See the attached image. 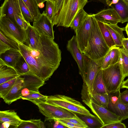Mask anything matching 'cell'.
Wrapping results in <instances>:
<instances>
[{
  "mask_svg": "<svg viewBox=\"0 0 128 128\" xmlns=\"http://www.w3.org/2000/svg\"><path fill=\"white\" fill-rule=\"evenodd\" d=\"M95 19L94 14H88L78 26L75 32L78 47L83 53L88 44L91 30Z\"/></svg>",
  "mask_w": 128,
  "mask_h": 128,
  "instance_id": "9c48e42d",
  "label": "cell"
},
{
  "mask_svg": "<svg viewBox=\"0 0 128 128\" xmlns=\"http://www.w3.org/2000/svg\"><path fill=\"white\" fill-rule=\"evenodd\" d=\"M66 48L76 62L78 67L79 73L83 80L84 79V70L83 54L78 48L76 36H74L68 41Z\"/></svg>",
  "mask_w": 128,
  "mask_h": 128,
  "instance_id": "5bb4252c",
  "label": "cell"
},
{
  "mask_svg": "<svg viewBox=\"0 0 128 128\" xmlns=\"http://www.w3.org/2000/svg\"><path fill=\"white\" fill-rule=\"evenodd\" d=\"M46 0V1H47V0Z\"/></svg>",
  "mask_w": 128,
  "mask_h": 128,
  "instance_id": "11a10c76",
  "label": "cell"
},
{
  "mask_svg": "<svg viewBox=\"0 0 128 128\" xmlns=\"http://www.w3.org/2000/svg\"><path fill=\"white\" fill-rule=\"evenodd\" d=\"M64 120L78 126H80L81 128H89L86 123L78 117L75 114L72 118Z\"/></svg>",
  "mask_w": 128,
  "mask_h": 128,
  "instance_id": "ab89813d",
  "label": "cell"
},
{
  "mask_svg": "<svg viewBox=\"0 0 128 128\" xmlns=\"http://www.w3.org/2000/svg\"><path fill=\"white\" fill-rule=\"evenodd\" d=\"M80 118L88 126L91 128H101L104 124L96 116L92 117L83 115Z\"/></svg>",
  "mask_w": 128,
  "mask_h": 128,
  "instance_id": "83f0119b",
  "label": "cell"
},
{
  "mask_svg": "<svg viewBox=\"0 0 128 128\" xmlns=\"http://www.w3.org/2000/svg\"><path fill=\"white\" fill-rule=\"evenodd\" d=\"M46 102L62 107L78 114L92 117L96 116L91 114L80 102L74 98L64 95L56 94L47 96Z\"/></svg>",
  "mask_w": 128,
  "mask_h": 128,
  "instance_id": "5b68a950",
  "label": "cell"
},
{
  "mask_svg": "<svg viewBox=\"0 0 128 128\" xmlns=\"http://www.w3.org/2000/svg\"><path fill=\"white\" fill-rule=\"evenodd\" d=\"M90 108L101 121L104 126L113 122H120L119 117L107 108L92 102Z\"/></svg>",
  "mask_w": 128,
  "mask_h": 128,
  "instance_id": "7c38bea8",
  "label": "cell"
},
{
  "mask_svg": "<svg viewBox=\"0 0 128 128\" xmlns=\"http://www.w3.org/2000/svg\"><path fill=\"white\" fill-rule=\"evenodd\" d=\"M111 62L110 65L116 64L119 62L120 47L116 46L110 48Z\"/></svg>",
  "mask_w": 128,
  "mask_h": 128,
  "instance_id": "74e56055",
  "label": "cell"
},
{
  "mask_svg": "<svg viewBox=\"0 0 128 128\" xmlns=\"http://www.w3.org/2000/svg\"><path fill=\"white\" fill-rule=\"evenodd\" d=\"M55 122L54 124L53 127L54 128H66V126L63 125L60 122H59L58 121L56 120H54Z\"/></svg>",
  "mask_w": 128,
  "mask_h": 128,
  "instance_id": "c3c4849f",
  "label": "cell"
},
{
  "mask_svg": "<svg viewBox=\"0 0 128 128\" xmlns=\"http://www.w3.org/2000/svg\"><path fill=\"white\" fill-rule=\"evenodd\" d=\"M102 70L103 79L108 92L120 90L124 80L119 62Z\"/></svg>",
  "mask_w": 128,
  "mask_h": 128,
  "instance_id": "52a82bcc",
  "label": "cell"
},
{
  "mask_svg": "<svg viewBox=\"0 0 128 128\" xmlns=\"http://www.w3.org/2000/svg\"><path fill=\"white\" fill-rule=\"evenodd\" d=\"M54 0L55 2V4L56 3V2L58 0Z\"/></svg>",
  "mask_w": 128,
  "mask_h": 128,
  "instance_id": "db71d44e",
  "label": "cell"
},
{
  "mask_svg": "<svg viewBox=\"0 0 128 128\" xmlns=\"http://www.w3.org/2000/svg\"><path fill=\"white\" fill-rule=\"evenodd\" d=\"M95 19L104 23L117 24L120 22V18L116 11L112 8L103 10L94 14Z\"/></svg>",
  "mask_w": 128,
  "mask_h": 128,
  "instance_id": "9a60e30c",
  "label": "cell"
},
{
  "mask_svg": "<svg viewBox=\"0 0 128 128\" xmlns=\"http://www.w3.org/2000/svg\"><path fill=\"white\" fill-rule=\"evenodd\" d=\"M63 1V0H58L56 3L55 4L56 12L55 16L57 14L59 11L62 5Z\"/></svg>",
  "mask_w": 128,
  "mask_h": 128,
  "instance_id": "bcb514c9",
  "label": "cell"
},
{
  "mask_svg": "<svg viewBox=\"0 0 128 128\" xmlns=\"http://www.w3.org/2000/svg\"><path fill=\"white\" fill-rule=\"evenodd\" d=\"M110 48L106 42L97 20L94 19L87 46L83 54L102 66L104 56Z\"/></svg>",
  "mask_w": 128,
  "mask_h": 128,
  "instance_id": "7a4b0ae2",
  "label": "cell"
},
{
  "mask_svg": "<svg viewBox=\"0 0 128 128\" xmlns=\"http://www.w3.org/2000/svg\"><path fill=\"white\" fill-rule=\"evenodd\" d=\"M126 126L121 122H113L108 124L104 125L101 128H126Z\"/></svg>",
  "mask_w": 128,
  "mask_h": 128,
  "instance_id": "b9f144b4",
  "label": "cell"
},
{
  "mask_svg": "<svg viewBox=\"0 0 128 128\" xmlns=\"http://www.w3.org/2000/svg\"><path fill=\"white\" fill-rule=\"evenodd\" d=\"M125 30L126 31V34L128 37V22L125 27L124 28Z\"/></svg>",
  "mask_w": 128,
  "mask_h": 128,
  "instance_id": "816d5d0a",
  "label": "cell"
},
{
  "mask_svg": "<svg viewBox=\"0 0 128 128\" xmlns=\"http://www.w3.org/2000/svg\"><path fill=\"white\" fill-rule=\"evenodd\" d=\"M113 112L119 117L120 122L128 118V103H123L120 97Z\"/></svg>",
  "mask_w": 128,
  "mask_h": 128,
  "instance_id": "cb8c5ba5",
  "label": "cell"
},
{
  "mask_svg": "<svg viewBox=\"0 0 128 128\" xmlns=\"http://www.w3.org/2000/svg\"><path fill=\"white\" fill-rule=\"evenodd\" d=\"M47 98V96L43 95L40 92L22 96L20 99L30 101L36 105L40 103L46 102Z\"/></svg>",
  "mask_w": 128,
  "mask_h": 128,
  "instance_id": "1f68e13d",
  "label": "cell"
},
{
  "mask_svg": "<svg viewBox=\"0 0 128 128\" xmlns=\"http://www.w3.org/2000/svg\"><path fill=\"white\" fill-rule=\"evenodd\" d=\"M24 78L18 76L12 88L8 94L3 98L4 102L8 105L20 99L21 92L23 86Z\"/></svg>",
  "mask_w": 128,
  "mask_h": 128,
  "instance_id": "2e32d148",
  "label": "cell"
},
{
  "mask_svg": "<svg viewBox=\"0 0 128 128\" xmlns=\"http://www.w3.org/2000/svg\"><path fill=\"white\" fill-rule=\"evenodd\" d=\"M45 12L48 19L52 23L55 15L56 5L55 2L52 0L46 1Z\"/></svg>",
  "mask_w": 128,
  "mask_h": 128,
  "instance_id": "e575fe53",
  "label": "cell"
},
{
  "mask_svg": "<svg viewBox=\"0 0 128 128\" xmlns=\"http://www.w3.org/2000/svg\"><path fill=\"white\" fill-rule=\"evenodd\" d=\"M110 53V48L108 52L104 56L101 67V70H103L106 68L110 66L111 62Z\"/></svg>",
  "mask_w": 128,
  "mask_h": 128,
  "instance_id": "60d3db41",
  "label": "cell"
},
{
  "mask_svg": "<svg viewBox=\"0 0 128 128\" xmlns=\"http://www.w3.org/2000/svg\"><path fill=\"white\" fill-rule=\"evenodd\" d=\"M18 44L19 50L30 71L44 81L48 80L61 60V52L58 44L54 39L42 35H40L37 48H31L24 44Z\"/></svg>",
  "mask_w": 128,
  "mask_h": 128,
  "instance_id": "6da1fadb",
  "label": "cell"
},
{
  "mask_svg": "<svg viewBox=\"0 0 128 128\" xmlns=\"http://www.w3.org/2000/svg\"><path fill=\"white\" fill-rule=\"evenodd\" d=\"M17 77L0 84V98H3L8 94L14 84Z\"/></svg>",
  "mask_w": 128,
  "mask_h": 128,
  "instance_id": "d590c367",
  "label": "cell"
},
{
  "mask_svg": "<svg viewBox=\"0 0 128 128\" xmlns=\"http://www.w3.org/2000/svg\"><path fill=\"white\" fill-rule=\"evenodd\" d=\"M108 93L103 79L102 70L101 69L98 72L94 80L92 88V95L96 94Z\"/></svg>",
  "mask_w": 128,
  "mask_h": 128,
  "instance_id": "603a6c76",
  "label": "cell"
},
{
  "mask_svg": "<svg viewBox=\"0 0 128 128\" xmlns=\"http://www.w3.org/2000/svg\"><path fill=\"white\" fill-rule=\"evenodd\" d=\"M20 76L24 79L21 97L40 93L39 89L46 83L45 81L34 74L30 71Z\"/></svg>",
  "mask_w": 128,
  "mask_h": 128,
  "instance_id": "8fae6325",
  "label": "cell"
},
{
  "mask_svg": "<svg viewBox=\"0 0 128 128\" xmlns=\"http://www.w3.org/2000/svg\"><path fill=\"white\" fill-rule=\"evenodd\" d=\"M104 23L110 32L116 46L122 47V40L125 38L123 33L124 28H120L117 24Z\"/></svg>",
  "mask_w": 128,
  "mask_h": 128,
  "instance_id": "44dd1931",
  "label": "cell"
},
{
  "mask_svg": "<svg viewBox=\"0 0 128 128\" xmlns=\"http://www.w3.org/2000/svg\"><path fill=\"white\" fill-rule=\"evenodd\" d=\"M0 14L8 17L15 24L25 30L30 24L23 16L19 0H4L0 7Z\"/></svg>",
  "mask_w": 128,
  "mask_h": 128,
  "instance_id": "8992f818",
  "label": "cell"
},
{
  "mask_svg": "<svg viewBox=\"0 0 128 128\" xmlns=\"http://www.w3.org/2000/svg\"><path fill=\"white\" fill-rule=\"evenodd\" d=\"M56 120L66 128H81L80 126L64 119H58Z\"/></svg>",
  "mask_w": 128,
  "mask_h": 128,
  "instance_id": "7bdbcfd3",
  "label": "cell"
},
{
  "mask_svg": "<svg viewBox=\"0 0 128 128\" xmlns=\"http://www.w3.org/2000/svg\"><path fill=\"white\" fill-rule=\"evenodd\" d=\"M128 5V0H123Z\"/></svg>",
  "mask_w": 128,
  "mask_h": 128,
  "instance_id": "f5cc1de1",
  "label": "cell"
},
{
  "mask_svg": "<svg viewBox=\"0 0 128 128\" xmlns=\"http://www.w3.org/2000/svg\"><path fill=\"white\" fill-rule=\"evenodd\" d=\"M0 31L18 43L25 42L26 39V30L16 25L8 17L2 15L0 16Z\"/></svg>",
  "mask_w": 128,
  "mask_h": 128,
  "instance_id": "ba28073f",
  "label": "cell"
},
{
  "mask_svg": "<svg viewBox=\"0 0 128 128\" xmlns=\"http://www.w3.org/2000/svg\"><path fill=\"white\" fill-rule=\"evenodd\" d=\"M120 63L123 78L128 76V53L122 47L120 48L119 62Z\"/></svg>",
  "mask_w": 128,
  "mask_h": 128,
  "instance_id": "d4e9b609",
  "label": "cell"
},
{
  "mask_svg": "<svg viewBox=\"0 0 128 128\" xmlns=\"http://www.w3.org/2000/svg\"><path fill=\"white\" fill-rule=\"evenodd\" d=\"M53 26L44 11L39 18L33 22L32 26L40 35L54 39Z\"/></svg>",
  "mask_w": 128,
  "mask_h": 128,
  "instance_id": "4fadbf2b",
  "label": "cell"
},
{
  "mask_svg": "<svg viewBox=\"0 0 128 128\" xmlns=\"http://www.w3.org/2000/svg\"><path fill=\"white\" fill-rule=\"evenodd\" d=\"M120 90L108 93L109 100L108 108L113 112L120 98Z\"/></svg>",
  "mask_w": 128,
  "mask_h": 128,
  "instance_id": "836d02e7",
  "label": "cell"
},
{
  "mask_svg": "<svg viewBox=\"0 0 128 128\" xmlns=\"http://www.w3.org/2000/svg\"><path fill=\"white\" fill-rule=\"evenodd\" d=\"M22 56L19 50L11 48L0 54V59L14 68Z\"/></svg>",
  "mask_w": 128,
  "mask_h": 128,
  "instance_id": "d6986e66",
  "label": "cell"
},
{
  "mask_svg": "<svg viewBox=\"0 0 128 128\" xmlns=\"http://www.w3.org/2000/svg\"><path fill=\"white\" fill-rule=\"evenodd\" d=\"M84 70L85 80L81 91L82 102L90 108L92 102L93 86L95 77L101 66L83 54Z\"/></svg>",
  "mask_w": 128,
  "mask_h": 128,
  "instance_id": "3957f363",
  "label": "cell"
},
{
  "mask_svg": "<svg viewBox=\"0 0 128 128\" xmlns=\"http://www.w3.org/2000/svg\"><path fill=\"white\" fill-rule=\"evenodd\" d=\"M109 100L108 93L96 94L92 95V102L108 108Z\"/></svg>",
  "mask_w": 128,
  "mask_h": 128,
  "instance_id": "f546056e",
  "label": "cell"
},
{
  "mask_svg": "<svg viewBox=\"0 0 128 128\" xmlns=\"http://www.w3.org/2000/svg\"><path fill=\"white\" fill-rule=\"evenodd\" d=\"M120 97L121 100L124 103H128V89L120 93Z\"/></svg>",
  "mask_w": 128,
  "mask_h": 128,
  "instance_id": "f6af8a7d",
  "label": "cell"
},
{
  "mask_svg": "<svg viewBox=\"0 0 128 128\" xmlns=\"http://www.w3.org/2000/svg\"><path fill=\"white\" fill-rule=\"evenodd\" d=\"M26 45L32 48H37L40 41V35L30 24L26 30Z\"/></svg>",
  "mask_w": 128,
  "mask_h": 128,
  "instance_id": "ffe728a7",
  "label": "cell"
},
{
  "mask_svg": "<svg viewBox=\"0 0 128 128\" xmlns=\"http://www.w3.org/2000/svg\"><path fill=\"white\" fill-rule=\"evenodd\" d=\"M97 21L102 35L108 46L110 48L116 46L110 32L104 24L100 21Z\"/></svg>",
  "mask_w": 128,
  "mask_h": 128,
  "instance_id": "484cf974",
  "label": "cell"
},
{
  "mask_svg": "<svg viewBox=\"0 0 128 128\" xmlns=\"http://www.w3.org/2000/svg\"><path fill=\"white\" fill-rule=\"evenodd\" d=\"M29 9L34 21L38 19L41 14L38 9L36 0H22Z\"/></svg>",
  "mask_w": 128,
  "mask_h": 128,
  "instance_id": "4316f807",
  "label": "cell"
},
{
  "mask_svg": "<svg viewBox=\"0 0 128 128\" xmlns=\"http://www.w3.org/2000/svg\"><path fill=\"white\" fill-rule=\"evenodd\" d=\"M110 7L114 8L119 16L122 24L128 22V5L123 0H119L116 4Z\"/></svg>",
  "mask_w": 128,
  "mask_h": 128,
  "instance_id": "7402d4cb",
  "label": "cell"
},
{
  "mask_svg": "<svg viewBox=\"0 0 128 128\" xmlns=\"http://www.w3.org/2000/svg\"><path fill=\"white\" fill-rule=\"evenodd\" d=\"M38 7L40 8H43L44 6V3L46 0H36Z\"/></svg>",
  "mask_w": 128,
  "mask_h": 128,
  "instance_id": "681fc988",
  "label": "cell"
},
{
  "mask_svg": "<svg viewBox=\"0 0 128 128\" xmlns=\"http://www.w3.org/2000/svg\"><path fill=\"white\" fill-rule=\"evenodd\" d=\"M45 128L44 122L40 119L22 120L18 128Z\"/></svg>",
  "mask_w": 128,
  "mask_h": 128,
  "instance_id": "f1b7e54d",
  "label": "cell"
},
{
  "mask_svg": "<svg viewBox=\"0 0 128 128\" xmlns=\"http://www.w3.org/2000/svg\"><path fill=\"white\" fill-rule=\"evenodd\" d=\"M36 105L40 112L48 120L72 118L75 114L62 107L46 102L40 103Z\"/></svg>",
  "mask_w": 128,
  "mask_h": 128,
  "instance_id": "30bf717a",
  "label": "cell"
},
{
  "mask_svg": "<svg viewBox=\"0 0 128 128\" xmlns=\"http://www.w3.org/2000/svg\"><path fill=\"white\" fill-rule=\"evenodd\" d=\"M20 6L23 16L24 20L28 22L34 21L29 9L22 0H19Z\"/></svg>",
  "mask_w": 128,
  "mask_h": 128,
  "instance_id": "8d00e7d4",
  "label": "cell"
},
{
  "mask_svg": "<svg viewBox=\"0 0 128 128\" xmlns=\"http://www.w3.org/2000/svg\"><path fill=\"white\" fill-rule=\"evenodd\" d=\"M18 76L14 68L0 59V84Z\"/></svg>",
  "mask_w": 128,
  "mask_h": 128,
  "instance_id": "ac0fdd59",
  "label": "cell"
},
{
  "mask_svg": "<svg viewBox=\"0 0 128 128\" xmlns=\"http://www.w3.org/2000/svg\"><path fill=\"white\" fill-rule=\"evenodd\" d=\"M0 40L8 45L11 48L19 50L18 43L5 36L0 31Z\"/></svg>",
  "mask_w": 128,
  "mask_h": 128,
  "instance_id": "f35d334b",
  "label": "cell"
},
{
  "mask_svg": "<svg viewBox=\"0 0 128 128\" xmlns=\"http://www.w3.org/2000/svg\"></svg>",
  "mask_w": 128,
  "mask_h": 128,
  "instance_id": "9f6ffc18",
  "label": "cell"
},
{
  "mask_svg": "<svg viewBox=\"0 0 128 128\" xmlns=\"http://www.w3.org/2000/svg\"><path fill=\"white\" fill-rule=\"evenodd\" d=\"M122 47L128 53V37L123 39L122 41Z\"/></svg>",
  "mask_w": 128,
  "mask_h": 128,
  "instance_id": "7dc6e473",
  "label": "cell"
},
{
  "mask_svg": "<svg viewBox=\"0 0 128 128\" xmlns=\"http://www.w3.org/2000/svg\"><path fill=\"white\" fill-rule=\"evenodd\" d=\"M14 68L19 76H22L30 71L29 66L23 56Z\"/></svg>",
  "mask_w": 128,
  "mask_h": 128,
  "instance_id": "d6a6232c",
  "label": "cell"
},
{
  "mask_svg": "<svg viewBox=\"0 0 128 128\" xmlns=\"http://www.w3.org/2000/svg\"><path fill=\"white\" fill-rule=\"evenodd\" d=\"M11 48L8 45L0 40V54L4 53Z\"/></svg>",
  "mask_w": 128,
  "mask_h": 128,
  "instance_id": "ee69618b",
  "label": "cell"
},
{
  "mask_svg": "<svg viewBox=\"0 0 128 128\" xmlns=\"http://www.w3.org/2000/svg\"><path fill=\"white\" fill-rule=\"evenodd\" d=\"M121 88H126L128 89V78L123 82L122 84Z\"/></svg>",
  "mask_w": 128,
  "mask_h": 128,
  "instance_id": "f907efd6",
  "label": "cell"
},
{
  "mask_svg": "<svg viewBox=\"0 0 128 128\" xmlns=\"http://www.w3.org/2000/svg\"><path fill=\"white\" fill-rule=\"evenodd\" d=\"M88 2V0H63L59 11L54 17L53 26L69 27L74 17Z\"/></svg>",
  "mask_w": 128,
  "mask_h": 128,
  "instance_id": "277c9868",
  "label": "cell"
},
{
  "mask_svg": "<svg viewBox=\"0 0 128 128\" xmlns=\"http://www.w3.org/2000/svg\"><path fill=\"white\" fill-rule=\"evenodd\" d=\"M83 8L74 17L69 27L76 32L78 26L83 22L88 15Z\"/></svg>",
  "mask_w": 128,
  "mask_h": 128,
  "instance_id": "4dcf8cb0",
  "label": "cell"
},
{
  "mask_svg": "<svg viewBox=\"0 0 128 128\" xmlns=\"http://www.w3.org/2000/svg\"><path fill=\"white\" fill-rule=\"evenodd\" d=\"M22 120L14 110H8L0 111V123H6L14 128H18Z\"/></svg>",
  "mask_w": 128,
  "mask_h": 128,
  "instance_id": "e0dca14e",
  "label": "cell"
}]
</instances>
